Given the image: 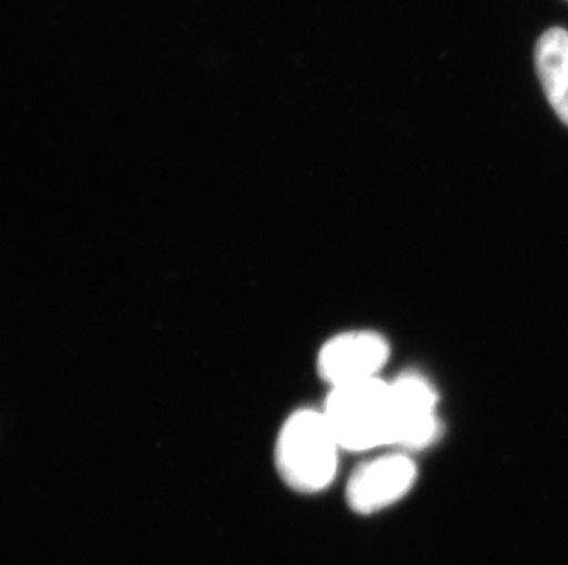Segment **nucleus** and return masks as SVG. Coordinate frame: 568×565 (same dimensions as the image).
Returning a JSON list of instances; mask_svg holds the SVG:
<instances>
[{
	"label": "nucleus",
	"mask_w": 568,
	"mask_h": 565,
	"mask_svg": "<svg viewBox=\"0 0 568 565\" xmlns=\"http://www.w3.org/2000/svg\"><path fill=\"white\" fill-rule=\"evenodd\" d=\"M416 481L418 466L410 453L399 450L381 453L359 464L349 475L346 503L355 514L372 516L402 502L413 491Z\"/></svg>",
	"instance_id": "obj_3"
},
{
	"label": "nucleus",
	"mask_w": 568,
	"mask_h": 565,
	"mask_svg": "<svg viewBox=\"0 0 568 565\" xmlns=\"http://www.w3.org/2000/svg\"><path fill=\"white\" fill-rule=\"evenodd\" d=\"M390 360V343L376 331L341 332L322 346L318 352V374L327 384H354L377 379Z\"/></svg>",
	"instance_id": "obj_5"
},
{
	"label": "nucleus",
	"mask_w": 568,
	"mask_h": 565,
	"mask_svg": "<svg viewBox=\"0 0 568 565\" xmlns=\"http://www.w3.org/2000/svg\"><path fill=\"white\" fill-rule=\"evenodd\" d=\"M536 70L556 116L568 127V32L550 28L536 44Z\"/></svg>",
	"instance_id": "obj_6"
},
{
	"label": "nucleus",
	"mask_w": 568,
	"mask_h": 565,
	"mask_svg": "<svg viewBox=\"0 0 568 565\" xmlns=\"http://www.w3.org/2000/svg\"><path fill=\"white\" fill-rule=\"evenodd\" d=\"M343 449L322 410L291 413L276 439L274 461L285 485L304 494H316L332 485Z\"/></svg>",
	"instance_id": "obj_1"
},
{
	"label": "nucleus",
	"mask_w": 568,
	"mask_h": 565,
	"mask_svg": "<svg viewBox=\"0 0 568 565\" xmlns=\"http://www.w3.org/2000/svg\"><path fill=\"white\" fill-rule=\"evenodd\" d=\"M322 413L344 452L394 449L390 382L381 377L335 386Z\"/></svg>",
	"instance_id": "obj_2"
},
{
	"label": "nucleus",
	"mask_w": 568,
	"mask_h": 565,
	"mask_svg": "<svg viewBox=\"0 0 568 565\" xmlns=\"http://www.w3.org/2000/svg\"><path fill=\"white\" fill-rule=\"evenodd\" d=\"M394 449L418 452L440 438L438 393L429 380L418 373H403L390 382Z\"/></svg>",
	"instance_id": "obj_4"
}]
</instances>
